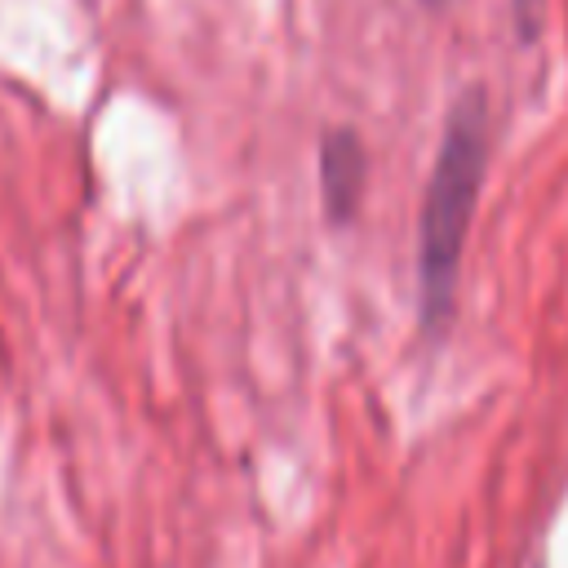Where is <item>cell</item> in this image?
I'll list each match as a JSON object with an SVG mask.
<instances>
[{
	"instance_id": "obj_1",
	"label": "cell",
	"mask_w": 568,
	"mask_h": 568,
	"mask_svg": "<svg viewBox=\"0 0 568 568\" xmlns=\"http://www.w3.org/2000/svg\"><path fill=\"white\" fill-rule=\"evenodd\" d=\"M484 164H488V106H484V89L470 84L448 106L417 217V306H422V328L430 337L453 315L457 266L484 186Z\"/></svg>"
},
{
	"instance_id": "obj_2",
	"label": "cell",
	"mask_w": 568,
	"mask_h": 568,
	"mask_svg": "<svg viewBox=\"0 0 568 568\" xmlns=\"http://www.w3.org/2000/svg\"><path fill=\"white\" fill-rule=\"evenodd\" d=\"M364 182H368V151L359 133L328 129L320 142V195H324V213L333 226H346L355 217L364 200Z\"/></svg>"
},
{
	"instance_id": "obj_3",
	"label": "cell",
	"mask_w": 568,
	"mask_h": 568,
	"mask_svg": "<svg viewBox=\"0 0 568 568\" xmlns=\"http://www.w3.org/2000/svg\"><path fill=\"white\" fill-rule=\"evenodd\" d=\"M510 13H515V27H519V40H537L546 0H510Z\"/></svg>"
},
{
	"instance_id": "obj_4",
	"label": "cell",
	"mask_w": 568,
	"mask_h": 568,
	"mask_svg": "<svg viewBox=\"0 0 568 568\" xmlns=\"http://www.w3.org/2000/svg\"><path fill=\"white\" fill-rule=\"evenodd\" d=\"M426 4H439V0H426Z\"/></svg>"
}]
</instances>
